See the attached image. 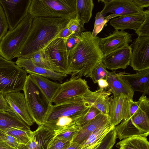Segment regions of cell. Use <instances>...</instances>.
<instances>
[{
	"mask_svg": "<svg viewBox=\"0 0 149 149\" xmlns=\"http://www.w3.org/2000/svg\"><path fill=\"white\" fill-rule=\"evenodd\" d=\"M23 90L27 109L31 118L38 126L43 125L52 104L30 74L27 76Z\"/></svg>",
	"mask_w": 149,
	"mask_h": 149,
	"instance_id": "277c9868",
	"label": "cell"
},
{
	"mask_svg": "<svg viewBox=\"0 0 149 149\" xmlns=\"http://www.w3.org/2000/svg\"><path fill=\"white\" fill-rule=\"evenodd\" d=\"M15 115L29 126L34 122L27 109L24 94L20 91L3 94Z\"/></svg>",
	"mask_w": 149,
	"mask_h": 149,
	"instance_id": "e0dca14e",
	"label": "cell"
},
{
	"mask_svg": "<svg viewBox=\"0 0 149 149\" xmlns=\"http://www.w3.org/2000/svg\"><path fill=\"white\" fill-rule=\"evenodd\" d=\"M132 47L129 44L103 55L102 62L107 68L111 70L125 69L130 65Z\"/></svg>",
	"mask_w": 149,
	"mask_h": 149,
	"instance_id": "5bb4252c",
	"label": "cell"
},
{
	"mask_svg": "<svg viewBox=\"0 0 149 149\" xmlns=\"http://www.w3.org/2000/svg\"><path fill=\"white\" fill-rule=\"evenodd\" d=\"M109 19L110 18L108 16L105 17L100 13V12H97L95 17L94 29L92 32V36L93 37L96 36Z\"/></svg>",
	"mask_w": 149,
	"mask_h": 149,
	"instance_id": "d590c367",
	"label": "cell"
},
{
	"mask_svg": "<svg viewBox=\"0 0 149 149\" xmlns=\"http://www.w3.org/2000/svg\"><path fill=\"white\" fill-rule=\"evenodd\" d=\"M109 122L108 116L102 113L81 128L78 134L72 141L81 144L95 130Z\"/></svg>",
	"mask_w": 149,
	"mask_h": 149,
	"instance_id": "603a6c76",
	"label": "cell"
},
{
	"mask_svg": "<svg viewBox=\"0 0 149 149\" xmlns=\"http://www.w3.org/2000/svg\"><path fill=\"white\" fill-rule=\"evenodd\" d=\"M67 39L57 38L42 49L44 54L58 72L69 74L68 52Z\"/></svg>",
	"mask_w": 149,
	"mask_h": 149,
	"instance_id": "ba28073f",
	"label": "cell"
},
{
	"mask_svg": "<svg viewBox=\"0 0 149 149\" xmlns=\"http://www.w3.org/2000/svg\"><path fill=\"white\" fill-rule=\"evenodd\" d=\"M94 6L92 0H76V16L84 24L88 23L92 17Z\"/></svg>",
	"mask_w": 149,
	"mask_h": 149,
	"instance_id": "83f0119b",
	"label": "cell"
},
{
	"mask_svg": "<svg viewBox=\"0 0 149 149\" xmlns=\"http://www.w3.org/2000/svg\"><path fill=\"white\" fill-rule=\"evenodd\" d=\"M15 63L19 67L25 69L27 73L30 74H36L61 82L68 76L67 74H65L37 66L29 58H18Z\"/></svg>",
	"mask_w": 149,
	"mask_h": 149,
	"instance_id": "ffe728a7",
	"label": "cell"
},
{
	"mask_svg": "<svg viewBox=\"0 0 149 149\" xmlns=\"http://www.w3.org/2000/svg\"><path fill=\"white\" fill-rule=\"evenodd\" d=\"M71 142L54 137L50 142L47 149H67L70 146Z\"/></svg>",
	"mask_w": 149,
	"mask_h": 149,
	"instance_id": "f35d334b",
	"label": "cell"
},
{
	"mask_svg": "<svg viewBox=\"0 0 149 149\" xmlns=\"http://www.w3.org/2000/svg\"><path fill=\"white\" fill-rule=\"evenodd\" d=\"M27 76L26 71L15 63L0 56V93L4 94L23 90Z\"/></svg>",
	"mask_w": 149,
	"mask_h": 149,
	"instance_id": "8992f818",
	"label": "cell"
},
{
	"mask_svg": "<svg viewBox=\"0 0 149 149\" xmlns=\"http://www.w3.org/2000/svg\"><path fill=\"white\" fill-rule=\"evenodd\" d=\"M90 106L84 100L83 97L73 98L60 103L52 105L44 123L62 116H83Z\"/></svg>",
	"mask_w": 149,
	"mask_h": 149,
	"instance_id": "52a82bcc",
	"label": "cell"
},
{
	"mask_svg": "<svg viewBox=\"0 0 149 149\" xmlns=\"http://www.w3.org/2000/svg\"><path fill=\"white\" fill-rule=\"evenodd\" d=\"M80 144L72 141L70 146L67 149H77Z\"/></svg>",
	"mask_w": 149,
	"mask_h": 149,
	"instance_id": "681fc988",
	"label": "cell"
},
{
	"mask_svg": "<svg viewBox=\"0 0 149 149\" xmlns=\"http://www.w3.org/2000/svg\"><path fill=\"white\" fill-rule=\"evenodd\" d=\"M84 23L78 17L70 19L67 26L70 31L71 35L79 37L85 29Z\"/></svg>",
	"mask_w": 149,
	"mask_h": 149,
	"instance_id": "836d02e7",
	"label": "cell"
},
{
	"mask_svg": "<svg viewBox=\"0 0 149 149\" xmlns=\"http://www.w3.org/2000/svg\"><path fill=\"white\" fill-rule=\"evenodd\" d=\"M104 4L100 13L105 16L109 13L116 17L143 13V8L137 7L132 0L100 1Z\"/></svg>",
	"mask_w": 149,
	"mask_h": 149,
	"instance_id": "4fadbf2b",
	"label": "cell"
},
{
	"mask_svg": "<svg viewBox=\"0 0 149 149\" xmlns=\"http://www.w3.org/2000/svg\"><path fill=\"white\" fill-rule=\"evenodd\" d=\"M31 77L45 95L49 102L52 100L59 89L61 84L36 74H31Z\"/></svg>",
	"mask_w": 149,
	"mask_h": 149,
	"instance_id": "d4e9b609",
	"label": "cell"
},
{
	"mask_svg": "<svg viewBox=\"0 0 149 149\" xmlns=\"http://www.w3.org/2000/svg\"><path fill=\"white\" fill-rule=\"evenodd\" d=\"M9 127L24 130H31L29 126L14 114L0 111V130L4 132L6 128Z\"/></svg>",
	"mask_w": 149,
	"mask_h": 149,
	"instance_id": "484cf974",
	"label": "cell"
},
{
	"mask_svg": "<svg viewBox=\"0 0 149 149\" xmlns=\"http://www.w3.org/2000/svg\"><path fill=\"white\" fill-rule=\"evenodd\" d=\"M138 7L143 8L149 6V0H132Z\"/></svg>",
	"mask_w": 149,
	"mask_h": 149,
	"instance_id": "ee69618b",
	"label": "cell"
},
{
	"mask_svg": "<svg viewBox=\"0 0 149 149\" xmlns=\"http://www.w3.org/2000/svg\"><path fill=\"white\" fill-rule=\"evenodd\" d=\"M33 18L28 13L17 27L9 30L0 42V56L11 61L26 39L32 25Z\"/></svg>",
	"mask_w": 149,
	"mask_h": 149,
	"instance_id": "5b68a950",
	"label": "cell"
},
{
	"mask_svg": "<svg viewBox=\"0 0 149 149\" xmlns=\"http://www.w3.org/2000/svg\"><path fill=\"white\" fill-rule=\"evenodd\" d=\"M132 38L131 34L115 29L109 36L100 38L99 47L103 55H106L132 42Z\"/></svg>",
	"mask_w": 149,
	"mask_h": 149,
	"instance_id": "2e32d148",
	"label": "cell"
},
{
	"mask_svg": "<svg viewBox=\"0 0 149 149\" xmlns=\"http://www.w3.org/2000/svg\"><path fill=\"white\" fill-rule=\"evenodd\" d=\"M145 18L143 12L114 18L110 21L109 23L115 29L124 31L129 29L136 31L144 22Z\"/></svg>",
	"mask_w": 149,
	"mask_h": 149,
	"instance_id": "7402d4cb",
	"label": "cell"
},
{
	"mask_svg": "<svg viewBox=\"0 0 149 149\" xmlns=\"http://www.w3.org/2000/svg\"><path fill=\"white\" fill-rule=\"evenodd\" d=\"M97 83L100 88L107 90L109 89V83L106 79H101L97 81Z\"/></svg>",
	"mask_w": 149,
	"mask_h": 149,
	"instance_id": "7dc6e473",
	"label": "cell"
},
{
	"mask_svg": "<svg viewBox=\"0 0 149 149\" xmlns=\"http://www.w3.org/2000/svg\"><path fill=\"white\" fill-rule=\"evenodd\" d=\"M9 28L3 7L0 3V42L8 32Z\"/></svg>",
	"mask_w": 149,
	"mask_h": 149,
	"instance_id": "ab89813d",
	"label": "cell"
},
{
	"mask_svg": "<svg viewBox=\"0 0 149 149\" xmlns=\"http://www.w3.org/2000/svg\"><path fill=\"white\" fill-rule=\"evenodd\" d=\"M130 46L132 50L129 65L137 71L149 69V36L138 37Z\"/></svg>",
	"mask_w": 149,
	"mask_h": 149,
	"instance_id": "8fae6325",
	"label": "cell"
},
{
	"mask_svg": "<svg viewBox=\"0 0 149 149\" xmlns=\"http://www.w3.org/2000/svg\"><path fill=\"white\" fill-rule=\"evenodd\" d=\"M21 57L30 58L37 66L58 72L45 55L43 49L26 56Z\"/></svg>",
	"mask_w": 149,
	"mask_h": 149,
	"instance_id": "f546056e",
	"label": "cell"
},
{
	"mask_svg": "<svg viewBox=\"0 0 149 149\" xmlns=\"http://www.w3.org/2000/svg\"><path fill=\"white\" fill-rule=\"evenodd\" d=\"M81 128L76 123H73L54 131V137L61 140L72 142Z\"/></svg>",
	"mask_w": 149,
	"mask_h": 149,
	"instance_id": "f1b7e54d",
	"label": "cell"
},
{
	"mask_svg": "<svg viewBox=\"0 0 149 149\" xmlns=\"http://www.w3.org/2000/svg\"><path fill=\"white\" fill-rule=\"evenodd\" d=\"M76 0H31L28 13L35 17H57L70 19L76 16Z\"/></svg>",
	"mask_w": 149,
	"mask_h": 149,
	"instance_id": "3957f363",
	"label": "cell"
},
{
	"mask_svg": "<svg viewBox=\"0 0 149 149\" xmlns=\"http://www.w3.org/2000/svg\"><path fill=\"white\" fill-rule=\"evenodd\" d=\"M5 133L0 130V141H4L5 140Z\"/></svg>",
	"mask_w": 149,
	"mask_h": 149,
	"instance_id": "f907efd6",
	"label": "cell"
},
{
	"mask_svg": "<svg viewBox=\"0 0 149 149\" xmlns=\"http://www.w3.org/2000/svg\"><path fill=\"white\" fill-rule=\"evenodd\" d=\"M101 113L95 107L91 105L85 114L76 123L81 127L94 118Z\"/></svg>",
	"mask_w": 149,
	"mask_h": 149,
	"instance_id": "8d00e7d4",
	"label": "cell"
},
{
	"mask_svg": "<svg viewBox=\"0 0 149 149\" xmlns=\"http://www.w3.org/2000/svg\"><path fill=\"white\" fill-rule=\"evenodd\" d=\"M110 89L113 94V97L119 96L121 93L132 99L134 91L123 79L119 76L115 71H108L107 78Z\"/></svg>",
	"mask_w": 149,
	"mask_h": 149,
	"instance_id": "44dd1931",
	"label": "cell"
},
{
	"mask_svg": "<svg viewBox=\"0 0 149 149\" xmlns=\"http://www.w3.org/2000/svg\"><path fill=\"white\" fill-rule=\"evenodd\" d=\"M108 72L106 66L101 61L95 66L86 77H90L93 83L96 84L101 79H107Z\"/></svg>",
	"mask_w": 149,
	"mask_h": 149,
	"instance_id": "d6a6232c",
	"label": "cell"
},
{
	"mask_svg": "<svg viewBox=\"0 0 149 149\" xmlns=\"http://www.w3.org/2000/svg\"><path fill=\"white\" fill-rule=\"evenodd\" d=\"M118 75L123 79L134 91L142 93V95L149 93V69L138 71L135 74L118 72Z\"/></svg>",
	"mask_w": 149,
	"mask_h": 149,
	"instance_id": "d6986e66",
	"label": "cell"
},
{
	"mask_svg": "<svg viewBox=\"0 0 149 149\" xmlns=\"http://www.w3.org/2000/svg\"><path fill=\"white\" fill-rule=\"evenodd\" d=\"M0 149H16L10 146L5 142L0 141Z\"/></svg>",
	"mask_w": 149,
	"mask_h": 149,
	"instance_id": "c3c4849f",
	"label": "cell"
},
{
	"mask_svg": "<svg viewBox=\"0 0 149 149\" xmlns=\"http://www.w3.org/2000/svg\"><path fill=\"white\" fill-rule=\"evenodd\" d=\"M89 89L85 79L81 78L75 80L69 79L61 84L52 103L56 104L73 98L83 97Z\"/></svg>",
	"mask_w": 149,
	"mask_h": 149,
	"instance_id": "30bf717a",
	"label": "cell"
},
{
	"mask_svg": "<svg viewBox=\"0 0 149 149\" xmlns=\"http://www.w3.org/2000/svg\"><path fill=\"white\" fill-rule=\"evenodd\" d=\"M71 35V33L66 25L60 33L58 38H63L67 40Z\"/></svg>",
	"mask_w": 149,
	"mask_h": 149,
	"instance_id": "bcb514c9",
	"label": "cell"
},
{
	"mask_svg": "<svg viewBox=\"0 0 149 149\" xmlns=\"http://www.w3.org/2000/svg\"><path fill=\"white\" fill-rule=\"evenodd\" d=\"M139 99L136 102H134L132 99L130 107V113L131 117L134 113L139 107L140 104Z\"/></svg>",
	"mask_w": 149,
	"mask_h": 149,
	"instance_id": "f6af8a7d",
	"label": "cell"
},
{
	"mask_svg": "<svg viewBox=\"0 0 149 149\" xmlns=\"http://www.w3.org/2000/svg\"><path fill=\"white\" fill-rule=\"evenodd\" d=\"M110 89L108 90L99 88L94 91L88 89L83 96L84 100L98 109L101 112L108 116L110 105L113 95Z\"/></svg>",
	"mask_w": 149,
	"mask_h": 149,
	"instance_id": "ac0fdd59",
	"label": "cell"
},
{
	"mask_svg": "<svg viewBox=\"0 0 149 149\" xmlns=\"http://www.w3.org/2000/svg\"><path fill=\"white\" fill-rule=\"evenodd\" d=\"M31 0H0L9 30L15 28L28 14Z\"/></svg>",
	"mask_w": 149,
	"mask_h": 149,
	"instance_id": "9c48e42d",
	"label": "cell"
},
{
	"mask_svg": "<svg viewBox=\"0 0 149 149\" xmlns=\"http://www.w3.org/2000/svg\"><path fill=\"white\" fill-rule=\"evenodd\" d=\"M110 122L97 129L80 144L77 149H96L106 135L114 128Z\"/></svg>",
	"mask_w": 149,
	"mask_h": 149,
	"instance_id": "cb8c5ba5",
	"label": "cell"
},
{
	"mask_svg": "<svg viewBox=\"0 0 149 149\" xmlns=\"http://www.w3.org/2000/svg\"><path fill=\"white\" fill-rule=\"evenodd\" d=\"M120 149H149V142L146 137L141 136L130 137L118 142Z\"/></svg>",
	"mask_w": 149,
	"mask_h": 149,
	"instance_id": "4316f807",
	"label": "cell"
},
{
	"mask_svg": "<svg viewBox=\"0 0 149 149\" xmlns=\"http://www.w3.org/2000/svg\"><path fill=\"white\" fill-rule=\"evenodd\" d=\"M54 136V130L43 125L32 131L29 140L25 144H19L16 149H47Z\"/></svg>",
	"mask_w": 149,
	"mask_h": 149,
	"instance_id": "9a60e30c",
	"label": "cell"
},
{
	"mask_svg": "<svg viewBox=\"0 0 149 149\" xmlns=\"http://www.w3.org/2000/svg\"><path fill=\"white\" fill-rule=\"evenodd\" d=\"M79 37L71 35L67 40L66 47L68 51L74 48L78 43L79 40Z\"/></svg>",
	"mask_w": 149,
	"mask_h": 149,
	"instance_id": "b9f144b4",
	"label": "cell"
},
{
	"mask_svg": "<svg viewBox=\"0 0 149 149\" xmlns=\"http://www.w3.org/2000/svg\"><path fill=\"white\" fill-rule=\"evenodd\" d=\"M132 99L123 93L116 97H113L108 115L111 125L115 126L122 120L130 118V107Z\"/></svg>",
	"mask_w": 149,
	"mask_h": 149,
	"instance_id": "7c38bea8",
	"label": "cell"
},
{
	"mask_svg": "<svg viewBox=\"0 0 149 149\" xmlns=\"http://www.w3.org/2000/svg\"><path fill=\"white\" fill-rule=\"evenodd\" d=\"M0 111L8 112L14 114L3 95L1 93H0Z\"/></svg>",
	"mask_w": 149,
	"mask_h": 149,
	"instance_id": "60d3db41",
	"label": "cell"
},
{
	"mask_svg": "<svg viewBox=\"0 0 149 149\" xmlns=\"http://www.w3.org/2000/svg\"><path fill=\"white\" fill-rule=\"evenodd\" d=\"M70 20L57 17L33 18L28 36L14 58L25 57L43 49L58 38Z\"/></svg>",
	"mask_w": 149,
	"mask_h": 149,
	"instance_id": "7a4b0ae2",
	"label": "cell"
},
{
	"mask_svg": "<svg viewBox=\"0 0 149 149\" xmlns=\"http://www.w3.org/2000/svg\"><path fill=\"white\" fill-rule=\"evenodd\" d=\"M82 116L60 117L56 119L45 122L43 124L54 131L76 122Z\"/></svg>",
	"mask_w": 149,
	"mask_h": 149,
	"instance_id": "4dcf8cb0",
	"label": "cell"
},
{
	"mask_svg": "<svg viewBox=\"0 0 149 149\" xmlns=\"http://www.w3.org/2000/svg\"><path fill=\"white\" fill-rule=\"evenodd\" d=\"M3 132L15 137L19 144H25L31 139L32 131L9 127L6 128Z\"/></svg>",
	"mask_w": 149,
	"mask_h": 149,
	"instance_id": "1f68e13d",
	"label": "cell"
},
{
	"mask_svg": "<svg viewBox=\"0 0 149 149\" xmlns=\"http://www.w3.org/2000/svg\"><path fill=\"white\" fill-rule=\"evenodd\" d=\"M145 15L144 21L136 30L138 37L149 36V10L143 11Z\"/></svg>",
	"mask_w": 149,
	"mask_h": 149,
	"instance_id": "74e56055",
	"label": "cell"
},
{
	"mask_svg": "<svg viewBox=\"0 0 149 149\" xmlns=\"http://www.w3.org/2000/svg\"><path fill=\"white\" fill-rule=\"evenodd\" d=\"M4 142L10 146L15 148H16L19 144L15 137L6 133Z\"/></svg>",
	"mask_w": 149,
	"mask_h": 149,
	"instance_id": "7bdbcfd3",
	"label": "cell"
},
{
	"mask_svg": "<svg viewBox=\"0 0 149 149\" xmlns=\"http://www.w3.org/2000/svg\"><path fill=\"white\" fill-rule=\"evenodd\" d=\"M76 46L68 52L69 79L86 77L98 63L102 61L103 54L100 48V38L93 37L90 31L83 32Z\"/></svg>",
	"mask_w": 149,
	"mask_h": 149,
	"instance_id": "6da1fadb",
	"label": "cell"
},
{
	"mask_svg": "<svg viewBox=\"0 0 149 149\" xmlns=\"http://www.w3.org/2000/svg\"><path fill=\"white\" fill-rule=\"evenodd\" d=\"M117 138L116 132L114 128L106 135L96 149H112Z\"/></svg>",
	"mask_w": 149,
	"mask_h": 149,
	"instance_id": "e575fe53",
	"label": "cell"
}]
</instances>
